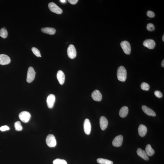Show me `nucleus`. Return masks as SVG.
Segmentation results:
<instances>
[{
    "label": "nucleus",
    "mask_w": 164,
    "mask_h": 164,
    "mask_svg": "<svg viewBox=\"0 0 164 164\" xmlns=\"http://www.w3.org/2000/svg\"><path fill=\"white\" fill-rule=\"evenodd\" d=\"M117 76L119 81L125 82L127 78V71L125 67L122 66L119 67L117 71Z\"/></svg>",
    "instance_id": "nucleus-1"
},
{
    "label": "nucleus",
    "mask_w": 164,
    "mask_h": 164,
    "mask_svg": "<svg viewBox=\"0 0 164 164\" xmlns=\"http://www.w3.org/2000/svg\"><path fill=\"white\" fill-rule=\"evenodd\" d=\"M46 144L50 147H54L56 145L57 142L56 138L52 134L48 135L46 138Z\"/></svg>",
    "instance_id": "nucleus-2"
},
{
    "label": "nucleus",
    "mask_w": 164,
    "mask_h": 164,
    "mask_svg": "<svg viewBox=\"0 0 164 164\" xmlns=\"http://www.w3.org/2000/svg\"><path fill=\"white\" fill-rule=\"evenodd\" d=\"M48 7L51 12L57 14H60L63 12V10L54 3H50L48 4Z\"/></svg>",
    "instance_id": "nucleus-3"
},
{
    "label": "nucleus",
    "mask_w": 164,
    "mask_h": 164,
    "mask_svg": "<svg viewBox=\"0 0 164 164\" xmlns=\"http://www.w3.org/2000/svg\"><path fill=\"white\" fill-rule=\"evenodd\" d=\"M121 46L124 52L126 54L129 55L131 52V47L130 43L128 41H122L120 43Z\"/></svg>",
    "instance_id": "nucleus-4"
},
{
    "label": "nucleus",
    "mask_w": 164,
    "mask_h": 164,
    "mask_svg": "<svg viewBox=\"0 0 164 164\" xmlns=\"http://www.w3.org/2000/svg\"><path fill=\"white\" fill-rule=\"evenodd\" d=\"M36 72L34 69L32 67L28 68L27 72V81L29 83L32 82L35 79Z\"/></svg>",
    "instance_id": "nucleus-5"
},
{
    "label": "nucleus",
    "mask_w": 164,
    "mask_h": 164,
    "mask_svg": "<svg viewBox=\"0 0 164 164\" xmlns=\"http://www.w3.org/2000/svg\"><path fill=\"white\" fill-rule=\"evenodd\" d=\"M19 116L20 120L22 121L25 123H27L30 120L31 115L28 112L23 111L20 113Z\"/></svg>",
    "instance_id": "nucleus-6"
},
{
    "label": "nucleus",
    "mask_w": 164,
    "mask_h": 164,
    "mask_svg": "<svg viewBox=\"0 0 164 164\" xmlns=\"http://www.w3.org/2000/svg\"><path fill=\"white\" fill-rule=\"evenodd\" d=\"M67 54L69 58L71 59L75 58L76 56L77 53L75 48L73 45H69L67 49Z\"/></svg>",
    "instance_id": "nucleus-7"
},
{
    "label": "nucleus",
    "mask_w": 164,
    "mask_h": 164,
    "mask_svg": "<svg viewBox=\"0 0 164 164\" xmlns=\"http://www.w3.org/2000/svg\"><path fill=\"white\" fill-rule=\"evenodd\" d=\"M144 46L148 49H154L156 46V43L153 40L149 39L145 40L143 42Z\"/></svg>",
    "instance_id": "nucleus-8"
},
{
    "label": "nucleus",
    "mask_w": 164,
    "mask_h": 164,
    "mask_svg": "<svg viewBox=\"0 0 164 164\" xmlns=\"http://www.w3.org/2000/svg\"><path fill=\"white\" fill-rule=\"evenodd\" d=\"M56 101V97L54 95L51 94L46 99V103L48 108H52Z\"/></svg>",
    "instance_id": "nucleus-9"
},
{
    "label": "nucleus",
    "mask_w": 164,
    "mask_h": 164,
    "mask_svg": "<svg viewBox=\"0 0 164 164\" xmlns=\"http://www.w3.org/2000/svg\"><path fill=\"white\" fill-rule=\"evenodd\" d=\"M84 129L85 134L89 135L90 134L91 130V122L89 119H86L84 122Z\"/></svg>",
    "instance_id": "nucleus-10"
},
{
    "label": "nucleus",
    "mask_w": 164,
    "mask_h": 164,
    "mask_svg": "<svg viewBox=\"0 0 164 164\" xmlns=\"http://www.w3.org/2000/svg\"><path fill=\"white\" fill-rule=\"evenodd\" d=\"M123 140V136L121 135H119L116 136L113 140V145L115 147H120L122 144Z\"/></svg>",
    "instance_id": "nucleus-11"
},
{
    "label": "nucleus",
    "mask_w": 164,
    "mask_h": 164,
    "mask_svg": "<svg viewBox=\"0 0 164 164\" xmlns=\"http://www.w3.org/2000/svg\"><path fill=\"white\" fill-rule=\"evenodd\" d=\"M11 61L9 57L6 55L0 54V64L2 65H8Z\"/></svg>",
    "instance_id": "nucleus-12"
},
{
    "label": "nucleus",
    "mask_w": 164,
    "mask_h": 164,
    "mask_svg": "<svg viewBox=\"0 0 164 164\" xmlns=\"http://www.w3.org/2000/svg\"><path fill=\"white\" fill-rule=\"evenodd\" d=\"M91 97L94 100L96 101H100L102 98V95L99 91L96 90L91 94Z\"/></svg>",
    "instance_id": "nucleus-13"
},
{
    "label": "nucleus",
    "mask_w": 164,
    "mask_h": 164,
    "mask_svg": "<svg viewBox=\"0 0 164 164\" xmlns=\"http://www.w3.org/2000/svg\"><path fill=\"white\" fill-rule=\"evenodd\" d=\"M108 122L106 117L102 116L100 119V125L102 130H104L107 127Z\"/></svg>",
    "instance_id": "nucleus-14"
},
{
    "label": "nucleus",
    "mask_w": 164,
    "mask_h": 164,
    "mask_svg": "<svg viewBox=\"0 0 164 164\" xmlns=\"http://www.w3.org/2000/svg\"><path fill=\"white\" fill-rule=\"evenodd\" d=\"M142 108L143 111L146 115H149V116H156V114L154 111L147 106L144 105L142 106Z\"/></svg>",
    "instance_id": "nucleus-15"
},
{
    "label": "nucleus",
    "mask_w": 164,
    "mask_h": 164,
    "mask_svg": "<svg viewBox=\"0 0 164 164\" xmlns=\"http://www.w3.org/2000/svg\"><path fill=\"white\" fill-rule=\"evenodd\" d=\"M57 77L60 84L63 85L64 83L65 80V76L63 72L59 71L57 73Z\"/></svg>",
    "instance_id": "nucleus-16"
},
{
    "label": "nucleus",
    "mask_w": 164,
    "mask_h": 164,
    "mask_svg": "<svg viewBox=\"0 0 164 164\" xmlns=\"http://www.w3.org/2000/svg\"><path fill=\"white\" fill-rule=\"evenodd\" d=\"M147 128L143 124L140 125L138 129L139 134L141 137H144L146 135L147 132Z\"/></svg>",
    "instance_id": "nucleus-17"
},
{
    "label": "nucleus",
    "mask_w": 164,
    "mask_h": 164,
    "mask_svg": "<svg viewBox=\"0 0 164 164\" xmlns=\"http://www.w3.org/2000/svg\"><path fill=\"white\" fill-rule=\"evenodd\" d=\"M137 154L139 156L141 157L144 160H149V158L147 155L145 151L142 150L141 148H139L137 151Z\"/></svg>",
    "instance_id": "nucleus-18"
},
{
    "label": "nucleus",
    "mask_w": 164,
    "mask_h": 164,
    "mask_svg": "<svg viewBox=\"0 0 164 164\" xmlns=\"http://www.w3.org/2000/svg\"><path fill=\"white\" fill-rule=\"evenodd\" d=\"M41 31L44 33L50 34V35H53L56 32V30L53 28L51 27H45L41 29Z\"/></svg>",
    "instance_id": "nucleus-19"
},
{
    "label": "nucleus",
    "mask_w": 164,
    "mask_h": 164,
    "mask_svg": "<svg viewBox=\"0 0 164 164\" xmlns=\"http://www.w3.org/2000/svg\"><path fill=\"white\" fill-rule=\"evenodd\" d=\"M128 108L126 106H124L120 109L119 112V115L122 118L126 116L128 113Z\"/></svg>",
    "instance_id": "nucleus-20"
},
{
    "label": "nucleus",
    "mask_w": 164,
    "mask_h": 164,
    "mask_svg": "<svg viewBox=\"0 0 164 164\" xmlns=\"http://www.w3.org/2000/svg\"><path fill=\"white\" fill-rule=\"evenodd\" d=\"M145 152L148 156H153L155 153V151L152 148L151 145L148 144L146 146Z\"/></svg>",
    "instance_id": "nucleus-21"
},
{
    "label": "nucleus",
    "mask_w": 164,
    "mask_h": 164,
    "mask_svg": "<svg viewBox=\"0 0 164 164\" xmlns=\"http://www.w3.org/2000/svg\"><path fill=\"white\" fill-rule=\"evenodd\" d=\"M98 163L100 164H113V162L111 160L103 158H98L97 160Z\"/></svg>",
    "instance_id": "nucleus-22"
},
{
    "label": "nucleus",
    "mask_w": 164,
    "mask_h": 164,
    "mask_svg": "<svg viewBox=\"0 0 164 164\" xmlns=\"http://www.w3.org/2000/svg\"><path fill=\"white\" fill-rule=\"evenodd\" d=\"M8 35V32L5 28H3L0 30V36L3 38H6Z\"/></svg>",
    "instance_id": "nucleus-23"
},
{
    "label": "nucleus",
    "mask_w": 164,
    "mask_h": 164,
    "mask_svg": "<svg viewBox=\"0 0 164 164\" xmlns=\"http://www.w3.org/2000/svg\"><path fill=\"white\" fill-rule=\"evenodd\" d=\"M14 127L15 130L18 131H21L23 129L21 124L19 121H17L14 124Z\"/></svg>",
    "instance_id": "nucleus-24"
},
{
    "label": "nucleus",
    "mask_w": 164,
    "mask_h": 164,
    "mask_svg": "<svg viewBox=\"0 0 164 164\" xmlns=\"http://www.w3.org/2000/svg\"><path fill=\"white\" fill-rule=\"evenodd\" d=\"M53 164H67V162L64 160L57 159L53 160Z\"/></svg>",
    "instance_id": "nucleus-25"
},
{
    "label": "nucleus",
    "mask_w": 164,
    "mask_h": 164,
    "mask_svg": "<svg viewBox=\"0 0 164 164\" xmlns=\"http://www.w3.org/2000/svg\"><path fill=\"white\" fill-rule=\"evenodd\" d=\"M150 87V86L149 84L146 82H143L141 85V89L144 90H149Z\"/></svg>",
    "instance_id": "nucleus-26"
},
{
    "label": "nucleus",
    "mask_w": 164,
    "mask_h": 164,
    "mask_svg": "<svg viewBox=\"0 0 164 164\" xmlns=\"http://www.w3.org/2000/svg\"><path fill=\"white\" fill-rule=\"evenodd\" d=\"M32 51L36 56L37 57H41L40 51L37 48L33 47L32 48Z\"/></svg>",
    "instance_id": "nucleus-27"
},
{
    "label": "nucleus",
    "mask_w": 164,
    "mask_h": 164,
    "mask_svg": "<svg viewBox=\"0 0 164 164\" xmlns=\"http://www.w3.org/2000/svg\"><path fill=\"white\" fill-rule=\"evenodd\" d=\"M147 30L150 32H152L155 30V27L154 25L152 23H149L147 24L146 26Z\"/></svg>",
    "instance_id": "nucleus-28"
},
{
    "label": "nucleus",
    "mask_w": 164,
    "mask_h": 164,
    "mask_svg": "<svg viewBox=\"0 0 164 164\" xmlns=\"http://www.w3.org/2000/svg\"><path fill=\"white\" fill-rule=\"evenodd\" d=\"M147 16L150 18H153L155 16V13L151 11H148L146 13Z\"/></svg>",
    "instance_id": "nucleus-29"
},
{
    "label": "nucleus",
    "mask_w": 164,
    "mask_h": 164,
    "mask_svg": "<svg viewBox=\"0 0 164 164\" xmlns=\"http://www.w3.org/2000/svg\"><path fill=\"white\" fill-rule=\"evenodd\" d=\"M154 95L156 97L158 98H161L163 96L162 93L159 91H156L154 92Z\"/></svg>",
    "instance_id": "nucleus-30"
},
{
    "label": "nucleus",
    "mask_w": 164,
    "mask_h": 164,
    "mask_svg": "<svg viewBox=\"0 0 164 164\" xmlns=\"http://www.w3.org/2000/svg\"><path fill=\"white\" fill-rule=\"evenodd\" d=\"M10 128L7 126H3L0 128V130L2 131H5L10 130Z\"/></svg>",
    "instance_id": "nucleus-31"
},
{
    "label": "nucleus",
    "mask_w": 164,
    "mask_h": 164,
    "mask_svg": "<svg viewBox=\"0 0 164 164\" xmlns=\"http://www.w3.org/2000/svg\"><path fill=\"white\" fill-rule=\"evenodd\" d=\"M68 2L72 5H75L78 2V0H68Z\"/></svg>",
    "instance_id": "nucleus-32"
},
{
    "label": "nucleus",
    "mask_w": 164,
    "mask_h": 164,
    "mask_svg": "<svg viewBox=\"0 0 164 164\" xmlns=\"http://www.w3.org/2000/svg\"><path fill=\"white\" fill-rule=\"evenodd\" d=\"M161 66L163 68H164V60L163 59V61H162L161 64Z\"/></svg>",
    "instance_id": "nucleus-33"
},
{
    "label": "nucleus",
    "mask_w": 164,
    "mask_h": 164,
    "mask_svg": "<svg viewBox=\"0 0 164 164\" xmlns=\"http://www.w3.org/2000/svg\"><path fill=\"white\" fill-rule=\"evenodd\" d=\"M60 2L62 3H65L66 2V0H61L60 1Z\"/></svg>",
    "instance_id": "nucleus-34"
},
{
    "label": "nucleus",
    "mask_w": 164,
    "mask_h": 164,
    "mask_svg": "<svg viewBox=\"0 0 164 164\" xmlns=\"http://www.w3.org/2000/svg\"><path fill=\"white\" fill-rule=\"evenodd\" d=\"M162 40L163 41H164V35L163 34V37H162Z\"/></svg>",
    "instance_id": "nucleus-35"
}]
</instances>
